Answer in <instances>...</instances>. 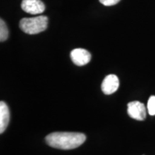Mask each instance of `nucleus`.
Returning a JSON list of instances; mask_svg holds the SVG:
<instances>
[{"label":"nucleus","mask_w":155,"mask_h":155,"mask_svg":"<svg viewBox=\"0 0 155 155\" xmlns=\"http://www.w3.org/2000/svg\"><path fill=\"white\" fill-rule=\"evenodd\" d=\"M86 135L77 132H53L45 137L50 147L60 150H68L80 147L86 141Z\"/></svg>","instance_id":"1"},{"label":"nucleus","mask_w":155,"mask_h":155,"mask_svg":"<svg viewBox=\"0 0 155 155\" xmlns=\"http://www.w3.org/2000/svg\"><path fill=\"white\" fill-rule=\"evenodd\" d=\"M48 18L46 16H38L30 18H23L19 22V28L25 33L35 35L47 29Z\"/></svg>","instance_id":"2"},{"label":"nucleus","mask_w":155,"mask_h":155,"mask_svg":"<svg viewBox=\"0 0 155 155\" xmlns=\"http://www.w3.org/2000/svg\"><path fill=\"white\" fill-rule=\"evenodd\" d=\"M128 114L134 119L138 121H143L145 119L147 115L146 107L142 103L135 101L128 104Z\"/></svg>","instance_id":"3"},{"label":"nucleus","mask_w":155,"mask_h":155,"mask_svg":"<svg viewBox=\"0 0 155 155\" xmlns=\"http://www.w3.org/2000/svg\"><path fill=\"white\" fill-rule=\"evenodd\" d=\"M22 10L31 15H39L43 12L45 6L41 0H22Z\"/></svg>","instance_id":"4"},{"label":"nucleus","mask_w":155,"mask_h":155,"mask_svg":"<svg viewBox=\"0 0 155 155\" xmlns=\"http://www.w3.org/2000/svg\"><path fill=\"white\" fill-rule=\"evenodd\" d=\"M71 58L73 63L78 66H83L91 61V55L88 50L83 48H76L71 51Z\"/></svg>","instance_id":"5"},{"label":"nucleus","mask_w":155,"mask_h":155,"mask_svg":"<svg viewBox=\"0 0 155 155\" xmlns=\"http://www.w3.org/2000/svg\"><path fill=\"white\" fill-rule=\"evenodd\" d=\"M119 86V80L116 75H108L106 76L101 84V90L104 94L110 95L117 91Z\"/></svg>","instance_id":"6"},{"label":"nucleus","mask_w":155,"mask_h":155,"mask_svg":"<svg viewBox=\"0 0 155 155\" xmlns=\"http://www.w3.org/2000/svg\"><path fill=\"white\" fill-rule=\"evenodd\" d=\"M9 121L8 106L4 101L0 102V133L2 134L7 129Z\"/></svg>","instance_id":"7"},{"label":"nucleus","mask_w":155,"mask_h":155,"mask_svg":"<svg viewBox=\"0 0 155 155\" xmlns=\"http://www.w3.org/2000/svg\"><path fill=\"white\" fill-rule=\"evenodd\" d=\"M9 31L7 25L2 19H0V41L4 42L8 38Z\"/></svg>","instance_id":"8"},{"label":"nucleus","mask_w":155,"mask_h":155,"mask_svg":"<svg viewBox=\"0 0 155 155\" xmlns=\"http://www.w3.org/2000/svg\"><path fill=\"white\" fill-rule=\"evenodd\" d=\"M147 109L151 116L155 115V96H152L147 103Z\"/></svg>","instance_id":"9"},{"label":"nucleus","mask_w":155,"mask_h":155,"mask_svg":"<svg viewBox=\"0 0 155 155\" xmlns=\"http://www.w3.org/2000/svg\"><path fill=\"white\" fill-rule=\"evenodd\" d=\"M99 2L104 6H113L119 3L120 0H99Z\"/></svg>","instance_id":"10"}]
</instances>
